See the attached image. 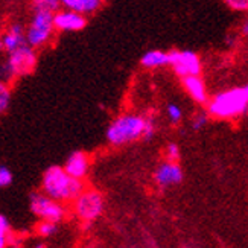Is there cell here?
Segmentation results:
<instances>
[{"label":"cell","instance_id":"d6986e66","mask_svg":"<svg viewBox=\"0 0 248 248\" xmlns=\"http://www.w3.org/2000/svg\"><path fill=\"white\" fill-rule=\"evenodd\" d=\"M11 104V89L8 85V81L0 78V114L8 110Z\"/></svg>","mask_w":248,"mask_h":248},{"label":"cell","instance_id":"9c48e42d","mask_svg":"<svg viewBox=\"0 0 248 248\" xmlns=\"http://www.w3.org/2000/svg\"><path fill=\"white\" fill-rule=\"evenodd\" d=\"M53 25L58 32H78L87 26V17L77 11L62 8L53 14Z\"/></svg>","mask_w":248,"mask_h":248},{"label":"cell","instance_id":"8992f818","mask_svg":"<svg viewBox=\"0 0 248 248\" xmlns=\"http://www.w3.org/2000/svg\"><path fill=\"white\" fill-rule=\"evenodd\" d=\"M31 212L35 215L38 219L61 222L67 215V209L64 202L53 200L52 197L46 195L45 192L32 193L29 200Z\"/></svg>","mask_w":248,"mask_h":248},{"label":"cell","instance_id":"7402d4cb","mask_svg":"<svg viewBox=\"0 0 248 248\" xmlns=\"http://www.w3.org/2000/svg\"><path fill=\"white\" fill-rule=\"evenodd\" d=\"M13 181H14V174H13V170H11L8 166H0V189H3V187H8L13 185Z\"/></svg>","mask_w":248,"mask_h":248},{"label":"cell","instance_id":"7a4b0ae2","mask_svg":"<svg viewBox=\"0 0 248 248\" xmlns=\"http://www.w3.org/2000/svg\"><path fill=\"white\" fill-rule=\"evenodd\" d=\"M248 111V84L224 90L207 102V113L215 119H236Z\"/></svg>","mask_w":248,"mask_h":248},{"label":"cell","instance_id":"4316f807","mask_svg":"<svg viewBox=\"0 0 248 248\" xmlns=\"http://www.w3.org/2000/svg\"><path fill=\"white\" fill-rule=\"evenodd\" d=\"M102 2H104V0H102Z\"/></svg>","mask_w":248,"mask_h":248},{"label":"cell","instance_id":"7c38bea8","mask_svg":"<svg viewBox=\"0 0 248 248\" xmlns=\"http://www.w3.org/2000/svg\"><path fill=\"white\" fill-rule=\"evenodd\" d=\"M62 168L66 169L72 177L84 180L87 177L89 169H90V158L87 154L82 153V151H75V153H72L67 157Z\"/></svg>","mask_w":248,"mask_h":248},{"label":"cell","instance_id":"5bb4252c","mask_svg":"<svg viewBox=\"0 0 248 248\" xmlns=\"http://www.w3.org/2000/svg\"><path fill=\"white\" fill-rule=\"evenodd\" d=\"M140 66L145 69H160L169 66V52L163 50H148L140 58Z\"/></svg>","mask_w":248,"mask_h":248},{"label":"cell","instance_id":"cb8c5ba5","mask_svg":"<svg viewBox=\"0 0 248 248\" xmlns=\"http://www.w3.org/2000/svg\"><path fill=\"white\" fill-rule=\"evenodd\" d=\"M230 9L238 13H248V0H222Z\"/></svg>","mask_w":248,"mask_h":248},{"label":"cell","instance_id":"30bf717a","mask_svg":"<svg viewBox=\"0 0 248 248\" xmlns=\"http://www.w3.org/2000/svg\"><path fill=\"white\" fill-rule=\"evenodd\" d=\"M154 180L160 189H168L177 186L183 181V169L180 168L178 161L166 160L160 163L154 172Z\"/></svg>","mask_w":248,"mask_h":248},{"label":"cell","instance_id":"ba28073f","mask_svg":"<svg viewBox=\"0 0 248 248\" xmlns=\"http://www.w3.org/2000/svg\"><path fill=\"white\" fill-rule=\"evenodd\" d=\"M169 66L180 78L200 75L202 64L198 53L192 50H172L169 52Z\"/></svg>","mask_w":248,"mask_h":248},{"label":"cell","instance_id":"9a60e30c","mask_svg":"<svg viewBox=\"0 0 248 248\" xmlns=\"http://www.w3.org/2000/svg\"><path fill=\"white\" fill-rule=\"evenodd\" d=\"M102 5V0H61V6L77 11L84 16L96 13Z\"/></svg>","mask_w":248,"mask_h":248},{"label":"cell","instance_id":"6da1fadb","mask_svg":"<svg viewBox=\"0 0 248 248\" xmlns=\"http://www.w3.org/2000/svg\"><path fill=\"white\" fill-rule=\"evenodd\" d=\"M85 189L82 180L72 177L61 166H50L41 178V192L61 202H72Z\"/></svg>","mask_w":248,"mask_h":248},{"label":"cell","instance_id":"44dd1931","mask_svg":"<svg viewBox=\"0 0 248 248\" xmlns=\"http://www.w3.org/2000/svg\"><path fill=\"white\" fill-rule=\"evenodd\" d=\"M145 131H143V140H151L155 134V126H157V122L154 119L153 114H148L145 116Z\"/></svg>","mask_w":248,"mask_h":248},{"label":"cell","instance_id":"e0dca14e","mask_svg":"<svg viewBox=\"0 0 248 248\" xmlns=\"http://www.w3.org/2000/svg\"><path fill=\"white\" fill-rule=\"evenodd\" d=\"M58 232V222H53V221H45V219H40V222L35 225V233L37 236L43 239H47L55 236Z\"/></svg>","mask_w":248,"mask_h":248},{"label":"cell","instance_id":"52a82bcc","mask_svg":"<svg viewBox=\"0 0 248 248\" xmlns=\"http://www.w3.org/2000/svg\"><path fill=\"white\" fill-rule=\"evenodd\" d=\"M37 50L35 47L29 46L28 43L18 49L8 53L6 67L9 70L11 78H18V77H28L37 67Z\"/></svg>","mask_w":248,"mask_h":248},{"label":"cell","instance_id":"8fae6325","mask_svg":"<svg viewBox=\"0 0 248 248\" xmlns=\"http://www.w3.org/2000/svg\"><path fill=\"white\" fill-rule=\"evenodd\" d=\"M26 28H23L18 23L11 25L5 32L0 34V50L3 52H13L18 49L20 46L26 45Z\"/></svg>","mask_w":248,"mask_h":248},{"label":"cell","instance_id":"484cf974","mask_svg":"<svg viewBox=\"0 0 248 248\" xmlns=\"http://www.w3.org/2000/svg\"><path fill=\"white\" fill-rule=\"evenodd\" d=\"M241 32H242V35L248 37V18L242 23V28H241Z\"/></svg>","mask_w":248,"mask_h":248},{"label":"cell","instance_id":"d4e9b609","mask_svg":"<svg viewBox=\"0 0 248 248\" xmlns=\"http://www.w3.org/2000/svg\"><path fill=\"white\" fill-rule=\"evenodd\" d=\"M166 160H170V161H178L180 160V148L177 143H169L166 146Z\"/></svg>","mask_w":248,"mask_h":248},{"label":"cell","instance_id":"2e32d148","mask_svg":"<svg viewBox=\"0 0 248 248\" xmlns=\"http://www.w3.org/2000/svg\"><path fill=\"white\" fill-rule=\"evenodd\" d=\"M61 0H32V9L34 13H52L55 14L58 9H61Z\"/></svg>","mask_w":248,"mask_h":248},{"label":"cell","instance_id":"277c9868","mask_svg":"<svg viewBox=\"0 0 248 248\" xmlns=\"http://www.w3.org/2000/svg\"><path fill=\"white\" fill-rule=\"evenodd\" d=\"M72 209L78 219L84 222H93L104 213L105 201L101 192L94 189H84L72 201Z\"/></svg>","mask_w":248,"mask_h":248},{"label":"cell","instance_id":"4fadbf2b","mask_svg":"<svg viewBox=\"0 0 248 248\" xmlns=\"http://www.w3.org/2000/svg\"><path fill=\"white\" fill-rule=\"evenodd\" d=\"M183 79V87L187 92V94L195 101L197 104H207L209 102V93L204 79L200 75H190V77H185Z\"/></svg>","mask_w":248,"mask_h":248},{"label":"cell","instance_id":"3957f363","mask_svg":"<svg viewBox=\"0 0 248 248\" xmlns=\"http://www.w3.org/2000/svg\"><path fill=\"white\" fill-rule=\"evenodd\" d=\"M145 116L139 114H122L107 128V140L113 146H122L126 143L143 139Z\"/></svg>","mask_w":248,"mask_h":248},{"label":"cell","instance_id":"ac0fdd59","mask_svg":"<svg viewBox=\"0 0 248 248\" xmlns=\"http://www.w3.org/2000/svg\"><path fill=\"white\" fill-rule=\"evenodd\" d=\"M13 242V236H11V225L5 215H0V248L8 247Z\"/></svg>","mask_w":248,"mask_h":248},{"label":"cell","instance_id":"ffe728a7","mask_svg":"<svg viewBox=\"0 0 248 248\" xmlns=\"http://www.w3.org/2000/svg\"><path fill=\"white\" fill-rule=\"evenodd\" d=\"M166 116H168V119L172 122V124H180L181 119H183V111L181 108L177 105V104H169L166 107Z\"/></svg>","mask_w":248,"mask_h":248},{"label":"cell","instance_id":"603a6c76","mask_svg":"<svg viewBox=\"0 0 248 248\" xmlns=\"http://www.w3.org/2000/svg\"><path fill=\"white\" fill-rule=\"evenodd\" d=\"M209 113L207 111H198L195 116H193L192 119V128L195 129V131H200V129H202L204 126L207 125L209 122Z\"/></svg>","mask_w":248,"mask_h":248},{"label":"cell","instance_id":"5b68a950","mask_svg":"<svg viewBox=\"0 0 248 248\" xmlns=\"http://www.w3.org/2000/svg\"><path fill=\"white\" fill-rule=\"evenodd\" d=\"M55 25H53V14L52 13H34L29 25L26 26V43L29 46L40 49L46 46L52 40Z\"/></svg>","mask_w":248,"mask_h":248}]
</instances>
